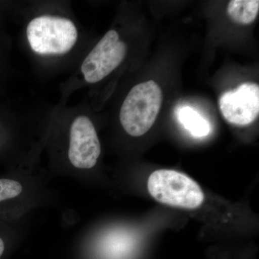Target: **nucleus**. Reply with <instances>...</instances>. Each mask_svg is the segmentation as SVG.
I'll use <instances>...</instances> for the list:
<instances>
[{
	"mask_svg": "<svg viewBox=\"0 0 259 259\" xmlns=\"http://www.w3.org/2000/svg\"><path fill=\"white\" fill-rule=\"evenodd\" d=\"M163 102V93L153 80L136 85L121 105L119 120L129 136L139 137L151 129Z\"/></svg>",
	"mask_w": 259,
	"mask_h": 259,
	"instance_id": "7ed1b4c3",
	"label": "nucleus"
},
{
	"mask_svg": "<svg viewBox=\"0 0 259 259\" xmlns=\"http://www.w3.org/2000/svg\"><path fill=\"white\" fill-rule=\"evenodd\" d=\"M221 113L233 125L252 123L259 114V87L254 83H243L236 90L223 93L220 97Z\"/></svg>",
	"mask_w": 259,
	"mask_h": 259,
	"instance_id": "423d86ee",
	"label": "nucleus"
},
{
	"mask_svg": "<svg viewBox=\"0 0 259 259\" xmlns=\"http://www.w3.org/2000/svg\"><path fill=\"white\" fill-rule=\"evenodd\" d=\"M23 42L37 65L52 69L78 64L83 52V31L63 5L42 3L27 8Z\"/></svg>",
	"mask_w": 259,
	"mask_h": 259,
	"instance_id": "f257e3e1",
	"label": "nucleus"
},
{
	"mask_svg": "<svg viewBox=\"0 0 259 259\" xmlns=\"http://www.w3.org/2000/svg\"><path fill=\"white\" fill-rule=\"evenodd\" d=\"M258 12V0H232L228 7V14L231 20L243 25L253 23Z\"/></svg>",
	"mask_w": 259,
	"mask_h": 259,
	"instance_id": "6e6552de",
	"label": "nucleus"
},
{
	"mask_svg": "<svg viewBox=\"0 0 259 259\" xmlns=\"http://www.w3.org/2000/svg\"><path fill=\"white\" fill-rule=\"evenodd\" d=\"M177 117L180 123L195 139L206 137L210 134L211 125L209 121L192 107H181L177 112Z\"/></svg>",
	"mask_w": 259,
	"mask_h": 259,
	"instance_id": "0eeeda50",
	"label": "nucleus"
},
{
	"mask_svg": "<svg viewBox=\"0 0 259 259\" xmlns=\"http://www.w3.org/2000/svg\"><path fill=\"white\" fill-rule=\"evenodd\" d=\"M5 250V243L3 242V239L0 238V257L3 254V252Z\"/></svg>",
	"mask_w": 259,
	"mask_h": 259,
	"instance_id": "9d476101",
	"label": "nucleus"
},
{
	"mask_svg": "<svg viewBox=\"0 0 259 259\" xmlns=\"http://www.w3.org/2000/svg\"><path fill=\"white\" fill-rule=\"evenodd\" d=\"M150 194L160 203L184 209H196L203 203L204 194L190 177L175 170H156L148 180Z\"/></svg>",
	"mask_w": 259,
	"mask_h": 259,
	"instance_id": "20e7f679",
	"label": "nucleus"
},
{
	"mask_svg": "<svg viewBox=\"0 0 259 259\" xmlns=\"http://www.w3.org/2000/svg\"><path fill=\"white\" fill-rule=\"evenodd\" d=\"M128 51L127 44L121 40L115 30H108L87 54H83L76 65L74 74L62 90L61 104L66 105L72 92L84 85L100 83L110 76L125 61Z\"/></svg>",
	"mask_w": 259,
	"mask_h": 259,
	"instance_id": "f03ea898",
	"label": "nucleus"
},
{
	"mask_svg": "<svg viewBox=\"0 0 259 259\" xmlns=\"http://www.w3.org/2000/svg\"><path fill=\"white\" fill-rule=\"evenodd\" d=\"M23 191L20 182L11 180H0V202L18 197Z\"/></svg>",
	"mask_w": 259,
	"mask_h": 259,
	"instance_id": "1a4fd4ad",
	"label": "nucleus"
},
{
	"mask_svg": "<svg viewBox=\"0 0 259 259\" xmlns=\"http://www.w3.org/2000/svg\"><path fill=\"white\" fill-rule=\"evenodd\" d=\"M66 110L69 118V161L81 169L93 168L101 154V145L95 124L86 112L83 102L74 107L66 105Z\"/></svg>",
	"mask_w": 259,
	"mask_h": 259,
	"instance_id": "39448f33",
	"label": "nucleus"
}]
</instances>
